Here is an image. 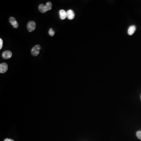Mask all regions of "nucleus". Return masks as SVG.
<instances>
[{
    "label": "nucleus",
    "instance_id": "nucleus-4",
    "mask_svg": "<svg viewBox=\"0 0 141 141\" xmlns=\"http://www.w3.org/2000/svg\"><path fill=\"white\" fill-rule=\"evenodd\" d=\"M12 53L10 51H6L3 52L2 57L4 59H8L12 57Z\"/></svg>",
    "mask_w": 141,
    "mask_h": 141
},
{
    "label": "nucleus",
    "instance_id": "nucleus-5",
    "mask_svg": "<svg viewBox=\"0 0 141 141\" xmlns=\"http://www.w3.org/2000/svg\"><path fill=\"white\" fill-rule=\"evenodd\" d=\"M67 18L69 20H72L75 18V13L73 10H68L67 12Z\"/></svg>",
    "mask_w": 141,
    "mask_h": 141
},
{
    "label": "nucleus",
    "instance_id": "nucleus-3",
    "mask_svg": "<svg viewBox=\"0 0 141 141\" xmlns=\"http://www.w3.org/2000/svg\"><path fill=\"white\" fill-rule=\"evenodd\" d=\"M8 70V65L6 63H3L0 64V73H4Z\"/></svg>",
    "mask_w": 141,
    "mask_h": 141
},
{
    "label": "nucleus",
    "instance_id": "nucleus-9",
    "mask_svg": "<svg viewBox=\"0 0 141 141\" xmlns=\"http://www.w3.org/2000/svg\"><path fill=\"white\" fill-rule=\"evenodd\" d=\"M9 22L13 26L18 24L17 22L14 17H10V18H9Z\"/></svg>",
    "mask_w": 141,
    "mask_h": 141
},
{
    "label": "nucleus",
    "instance_id": "nucleus-11",
    "mask_svg": "<svg viewBox=\"0 0 141 141\" xmlns=\"http://www.w3.org/2000/svg\"><path fill=\"white\" fill-rule=\"evenodd\" d=\"M49 34L51 36H53L55 35V31L53 30L52 28H50L49 29Z\"/></svg>",
    "mask_w": 141,
    "mask_h": 141
},
{
    "label": "nucleus",
    "instance_id": "nucleus-2",
    "mask_svg": "<svg viewBox=\"0 0 141 141\" xmlns=\"http://www.w3.org/2000/svg\"><path fill=\"white\" fill-rule=\"evenodd\" d=\"M27 27L29 32L34 31L36 28V24L33 21H30L27 24Z\"/></svg>",
    "mask_w": 141,
    "mask_h": 141
},
{
    "label": "nucleus",
    "instance_id": "nucleus-14",
    "mask_svg": "<svg viewBox=\"0 0 141 141\" xmlns=\"http://www.w3.org/2000/svg\"><path fill=\"white\" fill-rule=\"evenodd\" d=\"M4 141H14V140L11 139H8V138H6V139H5Z\"/></svg>",
    "mask_w": 141,
    "mask_h": 141
},
{
    "label": "nucleus",
    "instance_id": "nucleus-10",
    "mask_svg": "<svg viewBox=\"0 0 141 141\" xmlns=\"http://www.w3.org/2000/svg\"><path fill=\"white\" fill-rule=\"evenodd\" d=\"M52 5L51 2H47L46 5V7L47 11H49L51 10L52 9Z\"/></svg>",
    "mask_w": 141,
    "mask_h": 141
},
{
    "label": "nucleus",
    "instance_id": "nucleus-8",
    "mask_svg": "<svg viewBox=\"0 0 141 141\" xmlns=\"http://www.w3.org/2000/svg\"><path fill=\"white\" fill-rule=\"evenodd\" d=\"M39 9L41 13H46V12H47L46 7V5H44L43 4H40L39 6Z\"/></svg>",
    "mask_w": 141,
    "mask_h": 141
},
{
    "label": "nucleus",
    "instance_id": "nucleus-7",
    "mask_svg": "<svg viewBox=\"0 0 141 141\" xmlns=\"http://www.w3.org/2000/svg\"><path fill=\"white\" fill-rule=\"evenodd\" d=\"M136 30V27L134 25L130 26L128 30V34L129 35H132L135 33V31Z\"/></svg>",
    "mask_w": 141,
    "mask_h": 141
},
{
    "label": "nucleus",
    "instance_id": "nucleus-1",
    "mask_svg": "<svg viewBox=\"0 0 141 141\" xmlns=\"http://www.w3.org/2000/svg\"><path fill=\"white\" fill-rule=\"evenodd\" d=\"M41 46L40 45H36L32 48L31 51V54L34 57L37 56L39 54L40 50L41 49Z\"/></svg>",
    "mask_w": 141,
    "mask_h": 141
},
{
    "label": "nucleus",
    "instance_id": "nucleus-12",
    "mask_svg": "<svg viewBox=\"0 0 141 141\" xmlns=\"http://www.w3.org/2000/svg\"><path fill=\"white\" fill-rule=\"evenodd\" d=\"M136 136L138 139L141 140V130H139L137 132Z\"/></svg>",
    "mask_w": 141,
    "mask_h": 141
},
{
    "label": "nucleus",
    "instance_id": "nucleus-13",
    "mask_svg": "<svg viewBox=\"0 0 141 141\" xmlns=\"http://www.w3.org/2000/svg\"><path fill=\"white\" fill-rule=\"evenodd\" d=\"M3 41L1 39H0V49H1L2 47L3 46Z\"/></svg>",
    "mask_w": 141,
    "mask_h": 141
},
{
    "label": "nucleus",
    "instance_id": "nucleus-6",
    "mask_svg": "<svg viewBox=\"0 0 141 141\" xmlns=\"http://www.w3.org/2000/svg\"><path fill=\"white\" fill-rule=\"evenodd\" d=\"M59 15H60V18L62 20L65 19L66 17H67V12H65L64 10H60L59 11Z\"/></svg>",
    "mask_w": 141,
    "mask_h": 141
}]
</instances>
